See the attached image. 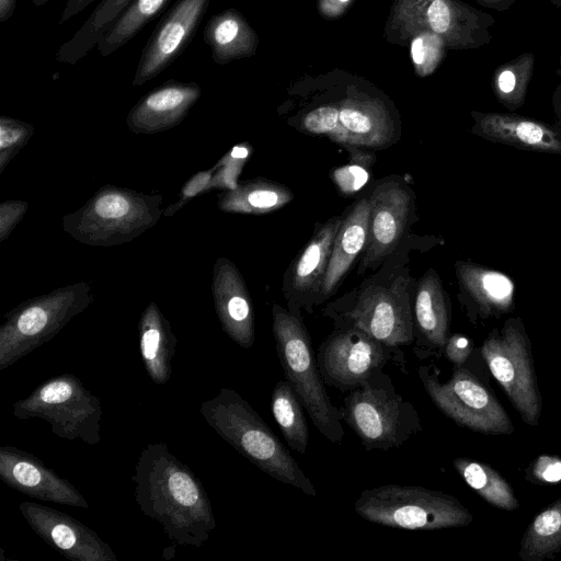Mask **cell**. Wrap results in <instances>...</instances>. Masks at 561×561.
<instances>
[{
    "mask_svg": "<svg viewBox=\"0 0 561 561\" xmlns=\"http://www.w3.org/2000/svg\"><path fill=\"white\" fill-rule=\"evenodd\" d=\"M444 243L436 237L410 234L374 273L343 296L329 302L322 314L335 328H356L381 344L401 351L414 342L413 299L416 283L410 252Z\"/></svg>",
    "mask_w": 561,
    "mask_h": 561,
    "instance_id": "1",
    "label": "cell"
},
{
    "mask_svg": "<svg viewBox=\"0 0 561 561\" xmlns=\"http://www.w3.org/2000/svg\"><path fill=\"white\" fill-rule=\"evenodd\" d=\"M135 501L178 546L202 547L216 527L208 495L197 476L164 443L147 445L135 465Z\"/></svg>",
    "mask_w": 561,
    "mask_h": 561,
    "instance_id": "2",
    "label": "cell"
},
{
    "mask_svg": "<svg viewBox=\"0 0 561 561\" xmlns=\"http://www.w3.org/2000/svg\"><path fill=\"white\" fill-rule=\"evenodd\" d=\"M206 423L243 457L272 478L316 496L311 480L300 469L271 427L230 388L201 404Z\"/></svg>",
    "mask_w": 561,
    "mask_h": 561,
    "instance_id": "3",
    "label": "cell"
},
{
    "mask_svg": "<svg viewBox=\"0 0 561 561\" xmlns=\"http://www.w3.org/2000/svg\"><path fill=\"white\" fill-rule=\"evenodd\" d=\"M272 317V331L285 380L316 428L330 442L340 443L345 434L343 413L333 405L327 392L302 314L274 304Z\"/></svg>",
    "mask_w": 561,
    "mask_h": 561,
    "instance_id": "4",
    "label": "cell"
},
{
    "mask_svg": "<svg viewBox=\"0 0 561 561\" xmlns=\"http://www.w3.org/2000/svg\"><path fill=\"white\" fill-rule=\"evenodd\" d=\"M341 411L366 450L398 448L422 430L416 409L396 391L382 369L350 391Z\"/></svg>",
    "mask_w": 561,
    "mask_h": 561,
    "instance_id": "5",
    "label": "cell"
},
{
    "mask_svg": "<svg viewBox=\"0 0 561 561\" xmlns=\"http://www.w3.org/2000/svg\"><path fill=\"white\" fill-rule=\"evenodd\" d=\"M354 510L370 523L407 530L462 527L473 519L457 497L417 485L386 484L363 490Z\"/></svg>",
    "mask_w": 561,
    "mask_h": 561,
    "instance_id": "6",
    "label": "cell"
},
{
    "mask_svg": "<svg viewBox=\"0 0 561 561\" xmlns=\"http://www.w3.org/2000/svg\"><path fill=\"white\" fill-rule=\"evenodd\" d=\"M13 415L19 420L42 419L60 438L82 440L89 445L101 440L100 398L72 374L49 378L27 397L15 401Z\"/></svg>",
    "mask_w": 561,
    "mask_h": 561,
    "instance_id": "7",
    "label": "cell"
},
{
    "mask_svg": "<svg viewBox=\"0 0 561 561\" xmlns=\"http://www.w3.org/2000/svg\"><path fill=\"white\" fill-rule=\"evenodd\" d=\"M481 355L522 420L538 425L542 410L531 344L520 318L507 319L489 333Z\"/></svg>",
    "mask_w": 561,
    "mask_h": 561,
    "instance_id": "8",
    "label": "cell"
},
{
    "mask_svg": "<svg viewBox=\"0 0 561 561\" xmlns=\"http://www.w3.org/2000/svg\"><path fill=\"white\" fill-rule=\"evenodd\" d=\"M432 402L458 425L474 432L511 434L513 423L493 392L463 366H455L451 377L440 382L436 367L422 365L417 369Z\"/></svg>",
    "mask_w": 561,
    "mask_h": 561,
    "instance_id": "9",
    "label": "cell"
},
{
    "mask_svg": "<svg viewBox=\"0 0 561 561\" xmlns=\"http://www.w3.org/2000/svg\"><path fill=\"white\" fill-rule=\"evenodd\" d=\"M325 385L342 392L359 388L389 362L404 368L402 351H394L356 328H335L316 354Z\"/></svg>",
    "mask_w": 561,
    "mask_h": 561,
    "instance_id": "10",
    "label": "cell"
},
{
    "mask_svg": "<svg viewBox=\"0 0 561 561\" xmlns=\"http://www.w3.org/2000/svg\"><path fill=\"white\" fill-rule=\"evenodd\" d=\"M368 198V236L359 256L358 276L377 270L411 234V227L417 220L415 194L401 178L380 179Z\"/></svg>",
    "mask_w": 561,
    "mask_h": 561,
    "instance_id": "11",
    "label": "cell"
},
{
    "mask_svg": "<svg viewBox=\"0 0 561 561\" xmlns=\"http://www.w3.org/2000/svg\"><path fill=\"white\" fill-rule=\"evenodd\" d=\"M210 0H178L147 41L133 79L140 87L165 70L191 43Z\"/></svg>",
    "mask_w": 561,
    "mask_h": 561,
    "instance_id": "12",
    "label": "cell"
},
{
    "mask_svg": "<svg viewBox=\"0 0 561 561\" xmlns=\"http://www.w3.org/2000/svg\"><path fill=\"white\" fill-rule=\"evenodd\" d=\"M342 219L343 215L333 216L319 226L285 272L283 295L288 310L311 313L321 305L322 283Z\"/></svg>",
    "mask_w": 561,
    "mask_h": 561,
    "instance_id": "13",
    "label": "cell"
},
{
    "mask_svg": "<svg viewBox=\"0 0 561 561\" xmlns=\"http://www.w3.org/2000/svg\"><path fill=\"white\" fill-rule=\"evenodd\" d=\"M19 508L30 527L49 546L72 561H116L112 548L75 517L35 502Z\"/></svg>",
    "mask_w": 561,
    "mask_h": 561,
    "instance_id": "14",
    "label": "cell"
},
{
    "mask_svg": "<svg viewBox=\"0 0 561 561\" xmlns=\"http://www.w3.org/2000/svg\"><path fill=\"white\" fill-rule=\"evenodd\" d=\"M0 478L8 486L35 500L79 508L90 505L80 491L37 457L13 446L0 448Z\"/></svg>",
    "mask_w": 561,
    "mask_h": 561,
    "instance_id": "15",
    "label": "cell"
},
{
    "mask_svg": "<svg viewBox=\"0 0 561 561\" xmlns=\"http://www.w3.org/2000/svg\"><path fill=\"white\" fill-rule=\"evenodd\" d=\"M455 272L458 299L472 323L514 309L515 285L506 274L469 261H457Z\"/></svg>",
    "mask_w": 561,
    "mask_h": 561,
    "instance_id": "16",
    "label": "cell"
},
{
    "mask_svg": "<svg viewBox=\"0 0 561 561\" xmlns=\"http://www.w3.org/2000/svg\"><path fill=\"white\" fill-rule=\"evenodd\" d=\"M450 304L437 272L430 268L416 283L413 299L414 353L439 358L449 337Z\"/></svg>",
    "mask_w": 561,
    "mask_h": 561,
    "instance_id": "17",
    "label": "cell"
},
{
    "mask_svg": "<svg viewBox=\"0 0 561 561\" xmlns=\"http://www.w3.org/2000/svg\"><path fill=\"white\" fill-rule=\"evenodd\" d=\"M472 133L485 140L523 150L561 154V127L541 121L494 112H471Z\"/></svg>",
    "mask_w": 561,
    "mask_h": 561,
    "instance_id": "18",
    "label": "cell"
},
{
    "mask_svg": "<svg viewBox=\"0 0 561 561\" xmlns=\"http://www.w3.org/2000/svg\"><path fill=\"white\" fill-rule=\"evenodd\" d=\"M369 215L368 196L357 199L343 214L322 283L321 304L336 291L345 275L364 251L368 236Z\"/></svg>",
    "mask_w": 561,
    "mask_h": 561,
    "instance_id": "19",
    "label": "cell"
},
{
    "mask_svg": "<svg viewBox=\"0 0 561 561\" xmlns=\"http://www.w3.org/2000/svg\"><path fill=\"white\" fill-rule=\"evenodd\" d=\"M195 82L168 81L145 95L130 113L136 125L158 127L182 118L201 96Z\"/></svg>",
    "mask_w": 561,
    "mask_h": 561,
    "instance_id": "20",
    "label": "cell"
},
{
    "mask_svg": "<svg viewBox=\"0 0 561 561\" xmlns=\"http://www.w3.org/2000/svg\"><path fill=\"white\" fill-rule=\"evenodd\" d=\"M176 340L158 317L149 312L141 324L139 351L146 371L156 385H164L171 377V362L175 354Z\"/></svg>",
    "mask_w": 561,
    "mask_h": 561,
    "instance_id": "21",
    "label": "cell"
},
{
    "mask_svg": "<svg viewBox=\"0 0 561 561\" xmlns=\"http://www.w3.org/2000/svg\"><path fill=\"white\" fill-rule=\"evenodd\" d=\"M133 0H101L73 36L61 44L56 60L75 65L85 57Z\"/></svg>",
    "mask_w": 561,
    "mask_h": 561,
    "instance_id": "22",
    "label": "cell"
},
{
    "mask_svg": "<svg viewBox=\"0 0 561 561\" xmlns=\"http://www.w3.org/2000/svg\"><path fill=\"white\" fill-rule=\"evenodd\" d=\"M560 551L561 497L534 517L523 536L518 556L524 561H542Z\"/></svg>",
    "mask_w": 561,
    "mask_h": 561,
    "instance_id": "23",
    "label": "cell"
},
{
    "mask_svg": "<svg viewBox=\"0 0 561 561\" xmlns=\"http://www.w3.org/2000/svg\"><path fill=\"white\" fill-rule=\"evenodd\" d=\"M171 0H133L112 26L99 38L98 53L110 56L134 38Z\"/></svg>",
    "mask_w": 561,
    "mask_h": 561,
    "instance_id": "24",
    "label": "cell"
},
{
    "mask_svg": "<svg viewBox=\"0 0 561 561\" xmlns=\"http://www.w3.org/2000/svg\"><path fill=\"white\" fill-rule=\"evenodd\" d=\"M302 404L286 380H279L273 388L271 410L287 445L305 455L309 442L308 425Z\"/></svg>",
    "mask_w": 561,
    "mask_h": 561,
    "instance_id": "25",
    "label": "cell"
},
{
    "mask_svg": "<svg viewBox=\"0 0 561 561\" xmlns=\"http://www.w3.org/2000/svg\"><path fill=\"white\" fill-rule=\"evenodd\" d=\"M454 467L465 482L491 505L506 511L518 508L511 484L493 468L468 458L454 459Z\"/></svg>",
    "mask_w": 561,
    "mask_h": 561,
    "instance_id": "26",
    "label": "cell"
},
{
    "mask_svg": "<svg viewBox=\"0 0 561 561\" xmlns=\"http://www.w3.org/2000/svg\"><path fill=\"white\" fill-rule=\"evenodd\" d=\"M535 62L534 53H523L499 66L493 73V92L497 101L511 112L522 107L526 101Z\"/></svg>",
    "mask_w": 561,
    "mask_h": 561,
    "instance_id": "27",
    "label": "cell"
},
{
    "mask_svg": "<svg viewBox=\"0 0 561 561\" xmlns=\"http://www.w3.org/2000/svg\"><path fill=\"white\" fill-rule=\"evenodd\" d=\"M339 111L355 147L383 149L397 141L393 129L381 115L356 104H345Z\"/></svg>",
    "mask_w": 561,
    "mask_h": 561,
    "instance_id": "28",
    "label": "cell"
},
{
    "mask_svg": "<svg viewBox=\"0 0 561 561\" xmlns=\"http://www.w3.org/2000/svg\"><path fill=\"white\" fill-rule=\"evenodd\" d=\"M221 321L226 333L241 347L254 343V321L251 302L237 275L232 274V289H226Z\"/></svg>",
    "mask_w": 561,
    "mask_h": 561,
    "instance_id": "29",
    "label": "cell"
},
{
    "mask_svg": "<svg viewBox=\"0 0 561 561\" xmlns=\"http://www.w3.org/2000/svg\"><path fill=\"white\" fill-rule=\"evenodd\" d=\"M294 195L291 191L274 181L261 180L239 190L229 201L233 209L252 213L267 214L287 205Z\"/></svg>",
    "mask_w": 561,
    "mask_h": 561,
    "instance_id": "30",
    "label": "cell"
},
{
    "mask_svg": "<svg viewBox=\"0 0 561 561\" xmlns=\"http://www.w3.org/2000/svg\"><path fill=\"white\" fill-rule=\"evenodd\" d=\"M215 62L224 64L238 54L243 39V23L232 12L213 15L203 33Z\"/></svg>",
    "mask_w": 561,
    "mask_h": 561,
    "instance_id": "31",
    "label": "cell"
},
{
    "mask_svg": "<svg viewBox=\"0 0 561 561\" xmlns=\"http://www.w3.org/2000/svg\"><path fill=\"white\" fill-rule=\"evenodd\" d=\"M301 128L312 135L328 136L351 152L359 150L342 125L340 111L334 106L325 105L310 111L301 119Z\"/></svg>",
    "mask_w": 561,
    "mask_h": 561,
    "instance_id": "32",
    "label": "cell"
},
{
    "mask_svg": "<svg viewBox=\"0 0 561 561\" xmlns=\"http://www.w3.org/2000/svg\"><path fill=\"white\" fill-rule=\"evenodd\" d=\"M529 480L545 483L561 481V458L549 455L539 456L527 471Z\"/></svg>",
    "mask_w": 561,
    "mask_h": 561,
    "instance_id": "33",
    "label": "cell"
},
{
    "mask_svg": "<svg viewBox=\"0 0 561 561\" xmlns=\"http://www.w3.org/2000/svg\"><path fill=\"white\" fill-rule=\"evenodd\" d=\"M442 51V41L437 36H432L430 41L425 37H415L411 45V56L416 66L428 65L430 69L437 64Z\"/></svg>",
    "mask_w": 561,
    "mask_h": 561,
    "instance_id": "34",
    "label": "cell"
},
{
    "mask_svg": "<svg viewBox=\"0 0 561 561\" xmlns=\"http://www.w3.org/2000/svg\"><path fill=\"white\" fill-rule=\"evenodd\" d=\"M454 8L446 0H433L427 8L431 30L438 35L447 34L451 28Z\"/></svg>",
    "mask_w": 561,
    "mask_h": 561,
    "instance_id": "35",
    "label": "cell"
},
{
    "mask_svg": "<svg viewBox=\"0 0 561 561\" xmlns=\"http://www.w3.org/2000/svg\"><path fill=\"white\" fill-rule=\"evenodd\" d=\"M472 342L465 335H449L445 347L444 355L455 366H462L472 352Z\"/></svg>",
    "mask_w": 561,
    "mask_h": 561,
    "instance_id": "36",
    "label": "cell"
},
{
    "mask_svg": "<svg viewBox=\"0 0 561 561\" xmlns=\"http://www.w3.org/2000/svg\"><path fill=\"white\" fill-rule=\"evenodd\" d=\"M363 165L355 163L336 170L334 179L341 190L351 193L358 190L366 182L367 172Z\"/></svg>",
    "mask_w": 561,
    "mask_h": 561,
    "instance_id": "37",
    "label": "cell"
},
{
    "mask_svg": "<svg viewBox=\"0 0 561 561\" xmlns=\"http://www.w3.org/2000/svg\"><path fill=\"white\" fill-rule=\"evenodd\" d=\"M128 210L127 201L119 195H106L95 204L96 214L106 219L123 217Z\"/></svg>",
    "mask_w": 561,
    "mask_h": 561,
    "instance_id": "38",
    "label": "cell"
},
{
    "mask_svg": "<svg viewBox=\"0 0 561 561\" xmlns=\"http://www.w3.org/2000/svg\"><path fill=\"white\" fill-rule=\"evenodd\" d=\"M93 1L95 0H68L61 13L59 23H64L73 18L76 14L82 12Z\"/></svg>",
    "mask_w": 561,
    "mask_h": 561,
    "instance_id": "39",
    "label": "cell"
},
{
    "mask_svg": "<svg viewBox=\"0 0 561 561\" xmlns=\"http://www.w3.org/2000/svg\"><path fill=\"white\" fill-rule=\"evenodd\" d=\"M557 75L560 77V83L557 85L552 94V107L558 122L561 123V56L559 59Z\"/></svg>",
    "mask_w": 561,
    "mask_h": 561,
    "instance_id": "40",
    "label": "cell"
},
{
    "mask_svg": "<svg viewBox=\"0 0 561 561\" xmlns=\"http://www.w3.org/2000/svg\"><path fill=\"white\" fill-rule=\"evenodd\" d=\"M18 0H0V22L4 23L14 13Z\"/></svg>",
    "mask_w": 561,
    "mask_h": 561,
    "instance_id": "41",
    "label": "cell"
},
{
    "mask_svg": "<svg viewBox=\"0 0 561 561\" xmlns=\"http://www.w3.org/2000/svg\"><path fill=\"white\" fill-rule=\"evenodd\" d=\"M482 5L496 11H506L516 0H477Z\"/></svg>",
    "mask_w": 561,
    "mask_h": 561,
    "instance_id": "42",
    "label": "cell"
},
{
    "mask_svg": "<svg viewBox=\"0 0 561 561\" xmlns=\"http://www.w3.org/2000/svg\"><path fill=\"white\" fill-rule=\"evenodd\" d=\"M33 1V4L36 5V7H41L45 3H47L49 0H32Z\"/></svg>",
    "mask_w": 561,
    "mask_h": 561,
    "instance_id": "43",
    "label": "cell"
},
{
    "mask_svg": "<svg viewBox=\"0 0 561 561\" xmlns=\"http://www.w3.org/2000/svg\"><path fill=\"white\" fill-rule=\"evenodd\" d=\"M550 2H551L554 7H557V8L561 9V0H550Z\"/></svg>",
    "mask_w": 561,
    "mask_h": 561,
    "instance_id": "44",
    "label": "cell"
},
{
    "mask_svg": "<svg viewBox=\"0 0 561 561\" xmlns=\"http://www.w3.org/2000/svg\"><path fill=\"white\" fill-rule=\"evenodd\" d=\"M341 2H347L348 0H340Z\"/></svg>",
    "mask_w": 561,
    "mask_h": 561,
    "instance_id": "45",
    "label": "cell"
}]
</instances>
